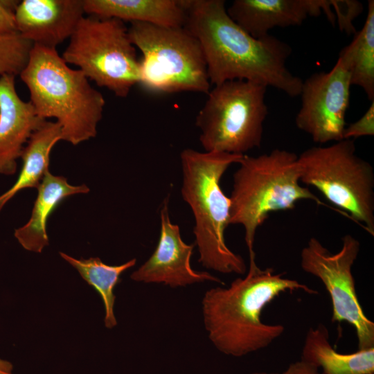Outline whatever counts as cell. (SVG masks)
Listing matches in <instances>:
<instances>
[{
  "mask_svg": "<svg viewBox=\"0 0 374 374\" xmlns=\"http://www.w3.org/2000/svg\"><path fill=\"white\" fill-rule=\"evenodd\" d=\"M374 135V100L364 115L353 123L346 127L344 139H352L362 136Z\"/></svg>",
  "mask_w": 374,
  "mask_h": 374,
  "instance_id": "obj_23",
  "label": "cell"
},
{
  "mask_svg": "<svg viewBox=\"0 0 374 374\" xmlns=\"http://www.w3.org/2000/svg\"><path fill=\"white\" fill-rule=\"evenodd\" d=\"M298 163L301 183L317 188L374 235V170L357 154L353 139L310 148Z\"/></svg>",
  "mask_w": 374,
  "mask_h": 374,
  "instance_id": "obj_7",
  "label": "cell"
},
{
  "mask_svg": "<svg viewBox=\"0 0 374 374\" xmlns=\"http://www.w3.org/2000/svg\"><path fill=\"white\" fill-rule=\"evenodd\" d=\"M45 121L18 96L15 76H0V175L16 172L25 145Z\"/></svg>",
  "mask_w": 374,
  "mask_h": 374,
  "instance_id": "obj_14",
  "label": "cell"
},
{
  "mask_svg": "<svg viewBox=\"0 0 374 374\" xmlns=\"http://www.w3.org/2000/svg\"><path fill=\"white\" fill-rule=\"evenodd\" d=\"M251 374H321V373L318 368L301 359L299 361H297L296 362H294L290 364L289 366L281 373L255 372Z\"/></svg>",
  "mask_w": 374,
  "mask_h": 374,
  "instance_id": "obj_25",
  "label": "cell"
},
{
  "mask_svg": "<svg viewBox=\"0 0 374 374\" xmlns=\"http://www.w3.org/2000/svg\"><path fill=\"white\" fill-rule=\"evenodd\" d=\"M302 290L318 292L296 280L275 274L272 268L260 269L256 258H249L244 278H237L228 287L206 292L202 314L208 338L225 355L241 357L265 348L285 331L281 324H267L261 319L263 309L280 294Z\"/></svg>",
  "mask_w": 374,
  "mask_h": 374,
  "instance_id": "obj_2",
  "label": "cell"
},
{
  "mask_svg": "<svg viewBox=\"0 0 374 374\" xmlns=\"http://www.w3.org/2000/svg\"><path fill=\"white\" fill-rule=\"evenodd\" d=\"M130 24V39L142 54L139 60L142 87L157 93L208 94L211 83L202 50L185 27Z\"/></svg>",
  "mask_w": 374,
  "mask_h": 374,
  "instance_id": "obj_6",
  "label": "cell"
},
{
  "mask_svg": "<svg viewBox=\"0 0 374 374\" xmlns=\"http://www.w3.org/2000/svg\"><path fill=\"white\" fill-rule=\"evenodd\" d=\"M267 87L235 80L215 85L195 118L205 152L245 154L260 148L268 114Z\"/></svg>",
  "mask_w": 374,
  "mask_h": 374,
  "instance_id": "obj_8",
  "label": "cell"
},
{
  "mask_svg": "<svg viewBox=\"0 0 374 374\" xmlns=\"http://www.w3.org/2000/svg\"><path fill=\"white\" fill-rule=\"evenodd\" d=\"M184 27L197 39L211 84L242 80L300 95L303 80L289 71L291 47L268 35L255 38L228 15L224 0H184Z\"/></svg>",
  "mask_w": 374,
  "mask_h": 374,
  "instance_id": "obj_1",
  "label": "cell"
},
{
  "mask_svg": "<svg viewBox=\"0 0 374 374\" xmlns=\"http://www.w3.org/2000/svg\"><path fill=\"white\" fill-rule=\"evenodd\" d=\"M98 87L126 98L139 84V60L128 28L114 18L83 17L62 55Z\"/></svg>",
  "mask_w": 374,
  "mask_h": 374,
  "instance_id": "obj_9",
  "label": "cell"
},
{
  "mask_svg": "<svg viewBox=\"0 0 374 374\" xmlns=\"http://www.w3.org/2000/svg\"><path fill=\"white\" fill-rule=\"evenodd\" d=\"M31 216L26 224L15 229L14 235L25 249L41 253L48 245L47 221L61 202L68 197L87 193L85 184L73 186L63 176H56L47 171L39 186Z\"/></svg>",
  "mask_w": 374,
  "mask_h": 374,
  "instance_id": "obj_17",
  "label": "cell"
},
{
  "mask_svg": "<svg viewBox=\"0 0 374 374\" xmlns=\"http://www.w3.org/2000/svg\"><path fill=\"white\" fill-rule=\"evenodd\" d=\"M350 87V73L339 58L329 71L314 73L303 80L296 127L317 143L343 140Z\"/></svg>",
  "mask_w": 374,
  "mask_h": 374,
  "instance_id": "obj_11",
  "label": "cell"
},
{
  "mask_svg": "<svg viewBox=\"0 0 374 374\" xmlns=\"http://www.w3.org/2000/svg\"><path fill=\"white\" fill-rule=\"evenodd\" d=\"M19 75L37 115L56 119L62 140L76 145L96 136L105 100L82 71L68 66L56 48L33 44Z\"/></svg>",
  "mask_w": 374,
  "mask_h": 374,
  "instance_id": "obj_3",
  "label": "cell"
},
{
  "mask_svg": "<svg viewBox=\"0 0 374 374\" xmlns=\"http://www.w3.org/2000/svg\"><path fill=\"white\" fill-rule=\"evenodd\" d=\"M60 140L61 127L56 121H45L32 134L22 152V166L15 183L0 195V211L20 190L38 188L48 171L51 151Z\"/></svg>",
  "mask_w": 374,
  "mask_h": 374,
  "instance_id": "obj_19",
  "label": "cell"
},
{
  "mask_svg": "<svg viewBox=\"0 0 374 374\" xmlns=\"http://www.w3.org/2000/svg\"><path fill=\"white\" fill-rule=\"evenodd\" d=\"M168 202L169 197H166L160 209L161 229L157 247L131 274V279L145 283H163L173 288L204 281L224 285L210 273L191 267L190 260L195 244H187L182 240L179 226L170 220Z\"/></svg>",
  "mask_w": 374,
  "mask_h": 374,
  "instance_id": "obj_12",
  "label": "cell"
},
{
  "mask_svg": "<svg viewBox=\"0 0 374 374\" xmlns=\"http://www.w3.org/2000/svg\"><path fill=\"white\" fill-rule=\"evenodd\" d=\"M301 360L321 368L322 374H374V348L339 353L330 345L328 330L323 323L309 328Z\"/></svg>",
  "mask_w": 374,
  "mask_h": 374,
  "instance_id": "obj_18",
  "label": "cell"
},
{
  "mask_svg": "<svg viewBox=\"0 0 374 374\" xmlns=\"http://www.w3.org/2000/svg\"><path fill=\"white\" fill-rule=\"evenodd\" d=\"M84 13L122 21L163 27H184V0H84Z\"/></svg>",
  "mask_w": 374,
  "mask_h": 374,
  "instance_id": "obj_16",
  "label": "cell"
},
{
  "mask_svg": "<svg viewBox=\"0 0 374 374\" xmlns=\"http://www.w3.org/2000/svg\"><path fill=\"white\" fill-rule=\"evenodd\" d=\"M12 364L6 360L0 358V374H13Z\"/></svg>",
  "mask_w": 374,
  "mask_h": 374,
  "instance_id": "obj_26",
  "label": "cell"
},
{
  "mask_svg": "<svg viewBox=\"0 0 374 374\" xmlns=\"http://www.w3.org/2000/svg\"><path fill=\"white\" fill-rule=\"evenodd\" d=\"M33 44L17 31L0 35V75H20L26 67Z\"/></svg>",
  "mask_w": 374,
  "mask_h": 374,
  "instance_id": "obj_22",
  "label": "cell"
},
{
  "mask_svg": "<svg viewBox=\"0 0 374 374\" xmlns=\"http://www.w3.org/2000/svg\"><path fill=\"white\" fill-rule=\"evenodd\" d=\"M84 0H23L15 12L17 31L33 44L56 48L84 17Z\"/></svg>",
  "mask_w": 374,
  "mask_h": 374,
  "instance_id": "obj_13",
  "label": "cell"
},
{
  "mask_svg": "<svg viewBox=\"0 0 374 374\" xmlns=\"http://www.w3.org/2000/svg\"><path fill=\"white\" fill-rule=\"evenodd\" d=\"M233 174L230 199V224H240L249 258L258 228L275 211L292 210L301 200L322 204L310 190L301 185L298 155L274 149L258 156L244 154Z\"/></svg>",
  "mask_w": 374,
  "mask_h": 374,
  "instance_id": "obj_5",
  "label": "cell"
},
{
  "mask_svg": "<svg viewBox=\"0 0 374 374\" xmlns=\"http://www.w3.org/2000/svg\"><path fill=\"white\" fill-rule=\"evenodd\" d=\"M243 156L191 148L180 153L181 194L194 216L199 262L205 268L222 274H244L247 271L242 257L232 251L225 242L224 231L230 225V199L220 186L224 172Z\"/></svg>",
  "mask_w": 374,
  "mask_h": 374,
  "instance_id": "obj_4",
  "label": "cell"
},
{
  "mask_svg": "<svg viewBox=\"0 0 374 374\" xmlns=\"http://www.w3.org/2000/svg\"><path fill=\"white\" fill-rule=\"evenodd\" d=\"M19 1L0 0V35L16 32L15 9Z\"/></svg>",
  "mask_w": 374,
  "mask_h": 374,
  "instance_id": "obj_24",
  "label": "cell"
},
{
  "mask_svg": "<svg viewBox=\"0 0 374 374\" xmlns=\"http://www.w3.org/2000/svg\"><path fill=\"white\" fill-rule=\"evenodd\" d=\"M341 249L332 253L316 238L301 253L302 269L324 285L332 303V322H347L355 329L358 350L374 348V323L359 301L352 267L360 251L359 241L350 234L341 238Z\"/></svg>",
  "mask_w": 374,
  "mask_h": 374,
  "instance_id": "obj_10",
  "label": "cell"
},
{
  "mask_svg": "<svg viewBox=\"0 0 374 374\" xmlns=\"http://www.w3.org/2000/svg\"><path fill=\"white\" fill-rule=\"evenodd\" d=\"M61 257L77 269L82 278L100 294L105 310V326L112 328L117 321L114 312L116 296L114 289L121 281V274L134 267L136 260L133 258L120 265L112 266L104 263L99 258L77 259L60 252Z\"/></svg>",
  "mask_w": 374,
  "mask_h": 374,
  "instance_id": "obj_21",
  "label": "cell"
},
{
  "mask_svg": "<svg viewBox=\"0 0 374 374\" xmlns=\"http://www.w3.org/2000/svg\"><path fill=\"white\" fill-rule=\"evenodd\" d=\"M346 66L351 85L360 87L374 100V1L369 0L365 23L339 57Z\"/></svg>",
  "mask_w": 374,
  "mask_h": 374,
  "instance_id": "obj_20",
  "label": "cell"
},
{
  "mask_svg": "<svg viewBox=\"0 0 374 374\" xmlns=\"http://www.w3.org/2000/svg\"><path fill=\"white\" fill-rule=\"evenodd\" d=\"M328 0H235L226 8L229 17L255 38L275 27L300 26L308 17L324 14Z\"/></svg>",
  "mask_w": 374,
  "mask_h": 374,
  "instance_id": "obj_15",
  "label": "cell"
}]
</instances>
